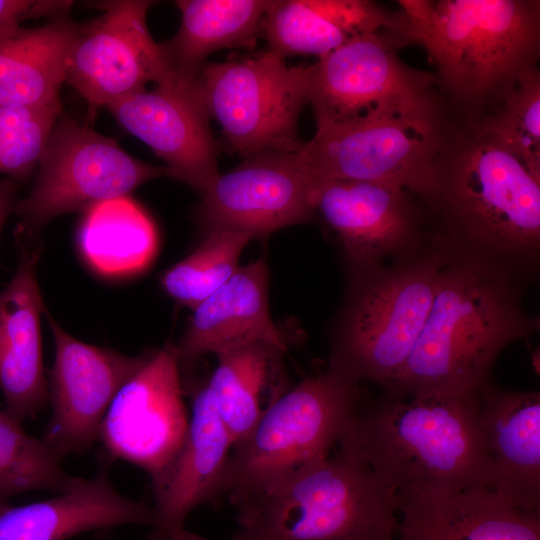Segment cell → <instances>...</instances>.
I'll list each match as a JSON object with an SVG mask.
<instances>
[{
    "instance_id": "6da1fadb",
    "label": "cell",
    "mask_w": 540,
    "mask_h": 540,
    "mask_svg": "<svg viewBox=\"0 0 540 540\" xmlns=\"http://www.w3.org/2000/svg\"><path fill=\"white\" fill-rule=\"evenodd\" d=\"M421 204L431 233L529 284L540 264V177L473 125L451 121Z\"/></svg>"
},
{
    "instance_id": "7a4b0ae2",
    "label": "cell",
    "mask_w": 540,
    "mask_h": 540,
    "mask_svg": "<svg viewBox=\"0 0 540 540\" xmlns=\"http://www.w3.org/2000/svg\"><path fill=\"white\" fill-rule=\"evenodd\" d=\"M450 253L409 358L379 386L385 396L476 392L499 354L540 328L539 317L523 306L528 282L483 259Z\"/></svg>"
},
{
    "instance_id": "3957f363",
    "label": "cell",
    "mask_w": 540,
    "mask_h": 540,
    "mask_svg": "<svg viewBox=\"0 0 540 540\" xmlns=\"http://www.w3.org/2000/svg\"><path fill=\"white\" fill-rule=\"evenodd\" d=\"M412 44L435 66L437 93L457 124L488 118L519 78L538 67V0H400Z\"/></svg>"
},
{
    "instance_id": "277c9868",
    "label": "cell",
    "mask_w": 540,
    "mask_h": 540,
    "mask_svg": "<svg viewBox=\"0 0 540 540\" xmlns=\"http://www.w3.org/2000/svg\"><path fill=\"white\" fill-rule=\"evenodd\" d=\"M337 446L361 459L397 497L491 486L477 391L365 394Z\"/></svg>"
},
{
    "instance_id": "5b68a950",
    "label": "cell",
    "mask_w": 540,
    "mask_h": 540,
    "mask_svg": "<svg viewBox=\"0 0 540 540\" xmlns=\"http://www.w3.org/2000/svg\"><path fill=\"white\" fill-rule=\"evenodd\" d=\"M450 251L432 234L417 253L389 263L348 266L346 287L329 333L328 365L359 383L394 378L429 315Z\"/></svg>"
},
{
    "instance_id": "8992f818",
    "label": "cell",
    "mask_w": 540,
    "mask_h": 540,
    "mask_svg": "<svg viewBox=\"0 0 540 540\" xmlns=\"http://www.w3.org/2000/svg\"><path fill=\"white\" fill-rule=\"evenodd\" d=\"M233 505L260 540H396L399 521L396 493L338 446Z\"/></svg>"
},
{
    "instance_id": "52a82bcc",
    "label": "cell",
    "mask_w": 540,
    "mask_h": 540,
    "mask_svg": "<svg viewBox=\"0 0 540 540\" xmlns=\"http://www.w3.org/2000/svg\"><path fill=\"white\" fill-rule=\"evenodd\" d=\"M451 118L441 99L316 124L296 157L311 180L374 181L401 186L420 201L433 186L435 161Z\"/></svg>"
},
{
    "instance_id": "ba28073f",
    "label": "cell",
    "mask_w": 540,
    "mask_h": 540,
    "mask_svg": "<svg viewBox=\"0 0 540 540\" xmlns=\"http://www.w3.org/2000/svg\"><path fill=\"white\" fill-rule=\"evenodd\" d=\"M361 383L327 367L280 395L232 448L224 496L234 504L337 447L360 401Z\"/></svg>"
},
{
    "instance_id": "9c48e42d",
    "label": "cell",
    "mask_w": 540,
    "mask_h": 540,
    "mask_svg": "<svg viewBox=\"0 0 540 540\" xmlns=\"http://www.w3.org/2000/svg\"><path fill=\"white\" fill-rule=\"evenodd\" d=\"M310 65L289 66L268 50L207 62L197 79L209 115L230 149L243 159L301 149L298 119L308 103Z\"/></svg>"
},
{
    "instance_id": "30bf717a",
    "label": "cell",
    "mask_w": 540,
    "mask_h": 540,
    "mask_svg": "<svg viewBox=\"0 0 540 540\" xmlns=\"http://www.w3.org/2000/svg\"><path fill=\"white\" fill-rule=\"evenodd\" d=\"M162 176H170L166 166L143 162L115 140L61 115L43 147L29 194L14 205L13 213L19 216L16 237L27 242L59 215L129 196Z\"/></svg>"
},
{
    "instance_id": "8fae6325",
    "label": "cell",
    "mask_w": 540,
    "mask_h": 540,
    "mask_svg": "<svg viewBox=\"0 0 540 540\" xmlns=\"http://www.w3.org/2000/svg\"><path fill=\"white\" fill-rule=\"evenodd\" d=\"M412 44L381 31L352 38L310 65L308 103L316 124L422 105L439 99L434 74L403 63L398 51Z\"/></svg>"
},
{
    "instance_id": "7c38bea8",
    "label": "cell",
    "mask_w": 540,
    "mask_h": 540,
    "mask_svg": "<svg viewBox=\"0 0 540 540\" xmlns=\"http://www.w3.org/2000/svg\"><path fill=\"white\" fill-rule=\"evenodd\" d=\"M177 350L167 343L121 387L100 425L97 441L111 461L121 459L160 483L184 443L189 416Z\"/></svg>"
},
{
    "instance_id": "4fadbf2b",
    "label": "cell",
    "mask_w": 540,
    "mask_h": 540,
    "mask_svg": "<svg viewBox=\"0 0 540 540\" xmlns=\"http://www.w3.org/2000/svg\"><path fill=\"white\" fill-rule=\"evenodd\" d=\"M147 0L93 3L103 13L79 24L66 69L65 82L89 104L108 106L136 91L170 80L171 68L162 44L152 38Z\"/></svg>"
},
{
    "instance_id": "5bb4252c",
    "label": "cell",
    "mask_w": 540,
    "mask_h": 540,
    "mask_svg": "<svg viewBox=\"0 0 540 540\" xmlns=\"http://www.w3.org/2000/svg\"><path fill=\"white\" fill-rule=\"evenodd\" d=\"M312 205L336 234L348 266L407 258L432 239L419 198L390 183L331 179L312 183Z\"/></svg>"
},
{
    "instance_id": "9a60e30c",
    "label": "cell",
    "mask_w": 540,
    "mask_h": 540,
    "mask_svg": "<svg viewBox=\"0 0 540 540\" xmlns=\"http://www.w3.org/2000/svg\"><path fill=\"white\" fill-rule=\"evenodd\" d=\"M55 344L48 381L51 418L42 439L60 457L88 451L121 387L151 352L127 356L84 343L68 334L44 307Z\"/></svg>"
},
{
    "instance_id": "2e32d148",
    "label": "cell",
    "mask_w": 540,
    "mask_h": 540,
    "mask_svg": "<svg viewBox=\"0 0 540 540\" xmlns=\"http://www.w3.org/2000/svg\"><path fill=\"white\" fill-rule=\"evenodd\" d=\"M197 76L176 73L170 80L136 91L107 108L123 130L166 163L169 177L202 194L220 172L218 147Z\"/></svg>"
},
{
    "instance_id": "e0dca14e",
    "label": "cell",
    "mask_w": 540,
    "mask_h": 540,
    "mask_svg": "<svg viewBox=\"0 0 540 540\" xmlns=\"http://www.w3.org/2000/svg\"><path fill=\"white\" fill-rule=\"evenodd\" d=\"M311 193L312 182L295 152L258 154L219 174L202 193L197 219L206 232L222 228L264 238L312 221Z\"/></svg>"
},
{
    "instance_id": "ac0fdd59",
    "label": "cell",
    "mask_w": 540,
    "mask_h": 540,
    "mask_svg": "<svg viewBox=\"0 0 540 540\" xmlns=\"http://www.w3.org/2000/svg\"><path fill=\"white\" fill-rule=\"evenodd\" d=\"M233 448L204 385L193 395L182 448L165 477L152 488L157 523L144 540H205L185 530L197 507L218 503Z\"/></svg>"
},
{
    "instance_id": "d6986e66",
    "label": "cell",
    "mask_w": 540,
    "mask_h": 540,
    "mask_svg": "<svg viewBox=\"0 0 540 540\" xmlns=\"http://www.w3.org/2000/svg\"><path fill=\"white\" fill-rule=\"evenodd\" d=\"M40 248L22 250L14 276L0 291V390L4 411L23 423L48 402L37 281Z\"/></svg>"
},
{
    "instance_id": "ffe728a7",
    "label": "cell",
    "mask_w": 540,
    "mask_h": 540,
    "mask_svg": "<svg viewBox=\"0 0 540 540\" xmlns=\"http://www.w3.org/2000/svg\"><path fill=\"white\" fill-rule=\"evenodd\" d=\"M477 392L490 489L516 507L540 510V393L490 379Z\"/></svg>"
},
{
    "instance_id": "44dd1931",
    "label": "cell",
    "mask_w": 540,
    "mask_h": 540,
    "mask_svg": "<svg viewBox=\"0 0 540 540\" xmlns=\"http://www.w3.org/2000/svg\"><path fill=\"white\" fill-rule=\"evenodd\" d=\"M111 462L101 453L93 477H75L67 491L53 498L4 510L0 514V540H67L124 524L154 528V506L117 491L109 476Z\"/></svg>"
},
{
    "instance_id": "7402d4cb",
    "label": "cell",
    "mask_w": 540,
    "mask_h": 540,
    "mask_svg": "<svg viewBox=\"0 0 540 540\" xmlns=\"http://www.w3.org/2000/svg\"><path fill=\"white\" fill-rule=\"evenodd\" d=\"M396 540H540V510L485 486L398 496Z\"/></svg>"
},
{
    "instance_id": "603a6c76",
    "label": "cell",
    "mask_w": 540,
    "mask_h": 540,
    "mask_svg": "<svg viewBox=\"0 0 540 540\" xmlns=\"http://www.w3.org/2000/svg\"><path fill=\"white\" fill-rule=\"evenodd\" d=\"M255 342L282 352L288 343L272 321L268 303V269L259 259L239 267L219 289L195 309L190 324L175 345L180 368L206 354H219Z\"/></svg>"
},
{
    "instance_id": "cb8c5ba5",
    "label": "cell",
    "mask_w": 540,
    "mask_h": 540,
    "mask_svg": "<svg viewBox=\"0 0 540 540\" xmlns=\"http://www.w3.org/2000/svg\"><path fill=\"white\" fill-rule=\"evenodd\" d=\"M405 13L368 0H275L263 22L269 50L321 57L348 40L381 31L406 35Z\"/></svg>"
},
{
    "instance_id": "d4e9b609",
    "label": "cell",
    "mask_w": 540,
    "mask_h": 540,
    "mask_svg": "<svg viewBox=\"0 0 540 540\" xmlns=\"http://www.w3.org/2000/svg\"><path fill=\"white\" fill-rule=\"evenodd\" d=\"M79 24L68 16L39 27L0 34V106L38 107L60 102Z\"/></svg>"
},
{
    "instance_id": "484cf974",
    "label": "cell",
    "mask_w": 540,
    "mask_h": 540,
    "mask_svg": "<svg viewBox=\"0 0 540 540\" xmlns=\"http://www.w3.org/2000/svg\"><path fill=\"white\" fill-rule=\"evenodd\" d=\"M271 0H178L176 34L162 43L171 68L196 77L213 53L225 48H253L262 33Z\"/></svg>"
},
{
    "instance_id": "4316f807",
    "label": "cell",
    "mask_w": 540,
    "mask_h": 540,
    "mask_svg": "<svg viewBox=\"0 0 540 540\" xmlns=\"http://www.w3.org/2000/svg\"><path fill=\"white\" fill-rule=\"evenodd\" d=\"M78 245L86 261L105 275L145 268L157 248V232L148 214L129 196L103 201L84 212Z\"/></svg>"
},
{
    "instance_id": "83f0119b",
    "label": "cell",
    "mask_w": 540,
    "mask_h": 540,
    "mask_svg": "<svg viewBox=\"0 0 540 540\" xmlns=\"http://www.w3.org/2000/svg\"><path fill=\"white\" fill-rule=\"evenodd\" d=\"M277 347L255 342L217 354V366L204 384L233 447L254 429L268 408L264 393L273 380Z\"/></svg>"
},
{
    "instance_id": "f1b7e54d",
    "label": "cell",
    "mask_w": 540,
    "mask_h": 540,
    "mask_svg": "<svg viewBox=\"0 0 540 540\" xmlns=\"http://www.w3.org/2000/svg\"><path fill=\"white\" fill-rule=\"evenodd\" d=\"M62 461L42 438L30 436L22 423L0 410V514L18 494L67 491L75 477L67 474Z\"/></svg>"
},
{
    "instance_id": "f546056e",
    "label": "cell",
    "mask_w": 540,
    "mask_h": 540,
    "mask_svg": "<svg viewBox=\"0 0 540 540\" xmlns=\"http://www.w3.org/2000/svg\"><path fill=\"white\" fill-rule=\"evenodd\" d=\"M251 240L236 230L207 231L190 255L163 273L162 288L179 304L195 309L237 271L241 252Z\"/></svg>"
},
{
    "instance_id": "4dcf8cb0",
    "label": "cell",
    "mask_w": 540,
    "mask_h": 540,
    "mask_svg": "<svg viewBox=\"0 0 540 540\" xmlns=\"http://www.w3.org/2000/svg\"><path fill=\"white\" fill-rule=\"evenodd\" d=\"M490 137L540 177V71H526L499 107L478 125Z\"/></svg>"
},
{
    "instance_id": "1f68e13d",
    "label": "cell",
    "mask_w": 540,
    "mask_h": 540,
    "mask_svg": "<svg viewBox=\"0 0 540 540\" xmlns=\"http://www.w3.org/2000/svg\"><path fill=\"white\" fill-rule=\"evenodd\" d=\"M61 115V101L38 107L0 106V173L16 182L27 179Z\"/></svg>"
},
{
    "instance_id": "d6a6232c",
    "label": "cell",
    "mask_w": 540,
    "mask_h": 540,
    "mask_svg": "<svg viewBox=\"0 0 540 540\" xmlns=\"http://www.w3.org/2000/svg\"><path fill=\"white\" fill-rule=\"evenodd\" d=\"M73 3L67 0H0V34L20 26L27 19L68 16Z\"/></svg>"
},
{
    "instance_id": "836d02e7",
    "label": "cell",
    "mask_w": 540,
    "mask_h": 540,
    "mask_svg": "<svg viewBox=\"0 0 540 540\" xmlns=\"http://www.w3.org/2000/svg\"><path fill=\"white\" fill-rule=\"evenodd\" d=\"M17 198V182L11 178L4 177L0 179V238L5 223L13 213Z\"/></svg>"
},
{
    "instance_id": "e575fe53",
    "label": "cell",
    "mask_w": 540,
    "mask_h": 540,
    "mask_svg": "<svg viewBox=\"0 0 540 540\" xmlns=\"http://www.w3.org/2000/svg\"><path fill=\"white\" fill-rule=\"evenodd\" d=\"M91 540H116L110 531V529L97 530Z\"/></svg>"
},
{
    "instance_id": "d590c367",
    "label": "cell",
    "mask_w": 540,
    "mask_h": 540,
    "mask_svg": "<svg viewBox=\"0 0 540 540\" xmlns=\"http://www.w3.org/2000/svg\"><path fill=\"white\" fill-rule=\"evenodd\" d=\"M230 540H260V539L241 530L240 532L236 533Z\"/></svg>"
}]
</instances>
